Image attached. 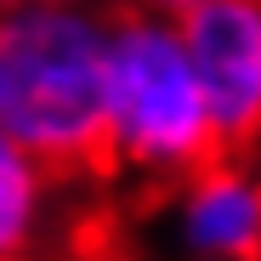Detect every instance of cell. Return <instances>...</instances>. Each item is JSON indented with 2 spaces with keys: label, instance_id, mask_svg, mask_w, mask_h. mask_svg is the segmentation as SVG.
Returning a JSON list of instances; mask_svg holds the SVG:
<instances>
[{
  "label": "cell",
  "instance_id": "obj_1",
  "mask_svg": "<svg viewBox=\"0 0 261 261\" xmlns=\"http://www.w3.org/2000/svg\"><path fill=\"white\" fill-rule=\"evenodd\" d=\"M0 130L63 182L108 170V17L85 6L0 12Z\"/></svg>",
  "mask_w": 261,
  "mask_h": 261
},
{
  "label": "cell",
  "instance_id": "obj_3",
  "mask_svg": "<svg viewBox=\"0 0 261 261\" xmlns=\"http://www.w3.org/2000/svg\"><path fill=\"white\" fill-rule=\"evenodd\" d=\"M222 148L244 153L261 142V0H199L176 17Z\"/></svg>",
  "mask_w": 261,
  "mask_h": 261
},
{
  "label": "cell",
  "instance_id": "obj_6",
  "mask_svg": "<svg viewBox=\"0 0 261 261\" xmlns=\"http://www.w3.org/2000/svg\"><path fill=\"white\" fill-rule=\"evenodd\" d=\"M17 6H80V0H0V12H17Z\"/></svg>",
  "mask_w": 261,
  "mask_h": 261
},
{
  "label": "cell",
  "instance_id": "obj_4",
  "mask_svg": "<svg viewBox=\"0 0 261 261\" xmlns=\"http://www.w3.org/2000/svg\"><path fill=\"white\" fill-rule=\"evenodd\" d=\"M176 233L199 261H261V170L239 153L176 188Z\"/></svg>",
  "mask_w": 261,
  "mask_h": 261
},
{
  "label": "cell",
  "instance_id": "obj_7",
  "mask_svg": "<svg viewBox=\"0 0 261 261\" xmlns=\"http://www.w3.org/2000/svg\"><path fill=\"white\" fill-rule=\"evenodd\" d=\"M0 261H17V255H0Z\"/></svg>",
  "mask_w": 261,
  "mask_h": 261
},
{
  "label": "cell",
  "instance_id": "obj_2",
  "mask_svg": "<svg viewBox=\"0 0 261 261\" xmlns=\"http://www.w3.org/2000/svg\"><path fill=\"white\" fill-rule=\"evenodd\" d=\"M222 130L182 46L176 17L130 6L108 17V165L142 182L182 188L216 165Z\"/></svg>",
  "mask_w": 261,
  "mask_h": 261
},
{
  "label": "cell",
  "instance_id": "obj_5",
  "mask_svg": "<svg viewBox=\"0 0 261 261\" xmlns=\"http://www.w3.org/2000/svg\"><path fill=\"white\" fill-rule=\"evenodd\" d=\"M63 176H51L23 142H12L0 130V255L34 261L40 239L51 222V199H57Z\"/></svg>",
  "mask_w": 261,
  "mask_h": 261
}]
</instances>
